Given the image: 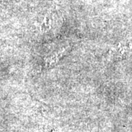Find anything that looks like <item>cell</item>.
<instances>
[{"instance_id": "3", "label": "cell", "mask_w": 132, "mask_h": 132, "mask_svg": "<svg viewBox=\"0 0 132 132\" xmlns=\"http://www.w3.org/2000/svg\"><path fill=\"white\" fill-rule=\"evenodd\" d=\"M52 14L51 13H47L45 15L44 19H43L42 22L40 25V29L41 31L46 32L49 30L50 29L52 28Z\"/></svg>"}, {"instance_id": "2", "label": "cell", "mask_w": 132, "mask_h": 132, "mask_svg": "<svg viewBox=\"0 0 132 132\" xmlns=\"http://www.w3.org/2000/svg\"><path fill=\"white\" fill-rule=\"evenodd\" d=\"M70 50H71V48L67 46V47L62 48L58 52L52 54L51 56L46 57L44 60L43 67L46 68H49L52 66H54L55 65H57V63L60 61L63 57L68 54Z\"/></svg>"}, {"instance_id": "4", "label": "cell", "mask_w": 132, "mask_h": 132, "mask_svg": "<svg viewBox=\"0 0 132 132\" xmlns=\"http://www.w3.org/2000/svg\"><path fill=\"white\" fill-rule=\"evenodd\" d=\"M51 132H57V131H51Z\"/></svg>"}, {"instance_id": "1", "label": "cell", "mask_w": 132, "mask_h": 132, "mask_svg": "<svg viewBox=\"0 0 132 132\" xmlns=\"http://www.w3.org/2000/svg\"><path fill=\"white\" fill-rule=\"evenodd\" d=\"M132 54V43L128 42H121L118 43L111 51V55L114 59L123 60L127 58Z\"/></svg>"}]
</instances>
